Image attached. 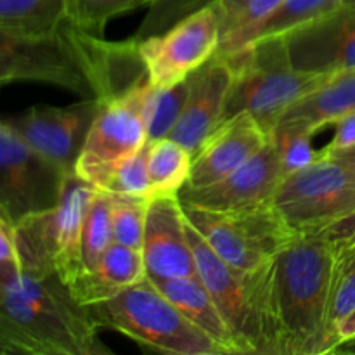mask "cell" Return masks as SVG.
<instances>
[{"label": "cell", "mask_w": 355, "mask_h": 355, "mask_svg": "<svg viewBox=\"0 0 355 355\" xmlns=\"http://www.w3.org/2000/svg\"><path fill=\"white\" fill-rule=\"evenodd\" d=\"M99 324L61 277L19 274L0 286V354L107 355Z\"/></svg>", "instance_id": "6da1fadb"}, {"label": "cell", "mask_w": 355, "mask_h": 355, "mask_svg": "<svg viewBox=\"0 0 355 355\" xmlns=\"http://www.w3.org/2000/svg\"><path fill=\"white\" fill-rule=\"evenodd\" d=\"M333 243L300 232L274 257L272 293L281 355L331 354L328 329Z\"/></svg>", "instance_id": "7a4b0ae2"}, {"label": "cell", "mask_w": 355, "mask_h": 355, "mask_svg": "<svg viewBox=\"0 0 355 355\" xmlns=\"http://www.w3.org/2000/svg\"><path fill=\"white\" fill-rule=\"evenodd\" d=\"M186 225L198 279L227 322L239 354L281 355L272 293L274 260L252 272H238L210 248L187 218Z\"/></svg>", "instance_id": "3957f363"}, {"label": "cell", "mask_w": 355, "mask_h": 355, "mask_svg": "<svg viewBox=\"0 0 355 355\" xmlns=\"http://www.w3.org/2000/svg\"><path fill=\"white\" fill-rule=\"evenodd\" d=\"M222 58H227L234 69L224 120L248 113L269 135L297 101L329 76L295 68L283 37L260 40Z\"/></svg>", "instance_id": "277c9868"}, {"label": "cell", "mask_w": 355, "mask_h": 355, "mask_svg": "<svg viewBox=\"0 0 355 355\" xmlns=\"http://www.w3.org/2000/svg\"><path fill=\"white\" fill-rule=\"evenodd\" d=\"M99 42V35L83 31L69 21L52 37H23L0 31V85L47 83L82 99H99L96 80Z\"/></svg>", "instance_id": "5b68a950"}, {"label": "cell", "mask_w": 355, "mask_h": 355, "mask_svg": "<svg viewBox=\"0 0 355 355\" xmlns=\"http://www.w3.org/2000/svg\"><path fill=\"white\" fill-rule=\"evenodd\" d=\"M101 329H111L139 345L170 355H222L220 349L148 279L89 305Z\"/></svg>", "instance_id": "8992f818"}, {"label": "cell", "mask_w": 355, "mask_h": 355, "mask_svg": "<svg viewBox=\"0 0 355 355\" xmlns=\"http://www.w3.org/2000/svg\"><path fill=\"white\" fill-rule=\"evenodd\" d=\"M97 187L69 173L62 198L54 208L26 217L14 225L23 272L55 276L71 286L85 267L82 263V231L85 214Z\"/></svg>", "instance_id": "52a82bcc"}, {"label": "cell", "mask_w": 355, "mask_h": 355, "mask_svg": "<svg viewBox=\"0 0 355 355\" xmlns=\"http://www.w3.org/2000/svg\"><path fill=\"white\" fill-rule=\"evenodd\" d=\"M180 203L187 222L238 272L263 267L300 234L272 201L236 210H210Z\"/></svg>", "instance_id": "ba28073f"}, {"label": "cell", "mask_w": 355, "mask_h": 355, "mask_svg": "<svg viewBox=\"0 0 355 355\" xmlns=\"http://www.w3.org/2000/svg\"><path fill=\"white\" fill-rule=\"evenodd\" d=\"M272 205L297 231H321L355 210V173L336 156L321 153L284 177Z\"/></svg>", "instance_id": "9c48e42d"}, {"label": "cell", "mask_w": 355, "mask_h": 355, "mask_svg": "<svg viewBox=\"0 0 355 355\" xmlns=\"http://www.w3.org/2000/svg\"><path fill=\"white\" fill-rule=\"evenodd\" d=\"M151 82H144L121 96L103 101L94 118L75 165V173L99 187L111 170L148 144L144 103Z\"/></svg>", "instance_id": "30bf717a"}, {"label": "cell", "mask_w": 355, "mask_h": 355, "mask_svg": "<svg viewBox=\"0 0 355 355\" xmlns=\"http://www.w3.org/2000/svg\"><path fill=\"white\" fill-rule=\"evenodd\" d=\"M68 175L9 125H0V211L14 225L54 208L61 201Z\"/></svg>", "instance_id": "8fae6325"}, {"label": "cell", "mask_w": 355, "mask_h": 355, "mask_svg": "<svg viewBox=\"0 0 355 355\" xmlns=\"http://www.w3.org/2000/svg\"><path fill=\"white\" fill-rule=\"evenodd\" d=\"M215 7L207 3L162 33L137 40L139 54L155 87H172L203 68L218 51Z\"/></svg>", "instance_id": "7c38bea8"}, {"label": "cell", "mask_w": 355, "mask_h": 355, "mask_svg": "<svg viewBox=\"0 0 355 355\" xmlns=\"http://www.w3.org/2000/svg\"><path fill=\"white\" fill-rule=\"evenodd\" d=\"M101 104L99 99H82L62 107L33 106L6 123L35 151L66 173H75L76 159Z\"/></svg>", "instance_id": "4fadbf2b"}, {"label": "cell", "mask_w": 355, "mask_h": 355, "mask_svg": "<svg viewBox=\"0 0 355 355\" xmlns=\"http://www.w3.org/2000/svg\"><path fill=\"white\" fill-rule=\"evenodd\" d=\"M283 38L291 64L300 71L333 75L355 69V3L338 7Z\"/></svg>", "instance_id": "5bb4252c"}, {"label": "cell", "mask_w": 355, "mask_h": 355, "mask_svg": "<svg viewBox=\"0 0 355 355\" xmlns=\"http://www.w3.org/2000/svg\"><path fill=\"white\" fill-rule=\"evenodd\" d=\"M142 255L148 277L153 279L196 276V262L179 194L149 198Z\"/></svg>", "instance_id": "9a60e30c"}, {"label": "cell", "mask_w": 355, "mask_h": 355, "mask_svg": "<svg viewBox=\"0 0 355 355\" xmlns=\"http://www.w3.org/2000/svg\"><path fill=\"white\" fill-rule=\"evenodd\" d=\"M283 162L272 141L267 142L253 158L227 177L201 189H180L184 203L210 210H236L272 201L284 179Z\"/></svg>", "instance_id": "2e32d148"}, {"label": "cell", "mask_w": 355, "mask_h": 355, "mask_svg": "<svg viewBox=\"0 0 355 355\" xmlns=\"http://www.w3.org/2000/svg\"><path fill=\"white\" fill-rule=\"evenodd\" d=\"M270 135L248 113L222 121L193 155V168L186 189H201L218 182L257 155ZM182 187V189H184Z\"/></svg>", "instance_id": "e0dca14e"}, {"label": "cell", "mask_w": 355, "mask_h": 355, "mask_svg": "<svg viewBox=\"0 0 355 355\" xmlns=\"http://www.w3.org/2000/svg\"><path fill=\"white\" fill-rule=\"evenodd\" d=\"M234 69L227 58L214 55L203 68L191 75L186 106L170 139L196 153L205 139L222 123L231 92Z\"/></svg>", "instance_id": "ac0fdd59"}, {"label": "cell", "mask_w": 355, "mask_h": 355, "mask_svg": "<svg viewBox=\"0 0 355 355\" xmlns=\"http://www.w3.org/2000/svg\"><path fill=\"white\" fill-rule=\"evenodd\" d=\"M146 276L148 270L142 250L113 241L99 263L92 270L82 274L68 288L80 304L89 307L107 300L125 288L141 283Z\"/></svg>", "instance_id": "d6986e66"}, {"label": "cell", "mask_w": 355, "mask_h": 355, "mask_svg": "<svg viewBox=\"0 0 355 355\" xmlns=\"http://www.w3.org/2000/svg\"><path fill=\"white\" fill-rule=\"evenodd\" d=\"M180 312L187 321L193 322L198 329L214 340L220 349L222 355L239 354L236 340L218 312L217 305L211 300L210 293L203 286L198 276L173 277V279H153L148 277Z\"/></svg>", "instance_id": "ffe728a7"}, {"label": "cell", "mask_w": 355, "mask_h": 355, "mask_svg": "<svg viewBox=\"0 0 355 355\" xmlns=\"http://www.w3.org/2000/svg\"><path fill=\"white\" fill-rule=\"evenodd\" d=\"M355 110V69L329 75L286 111L279 123L305 125L315 134Z\"/></svg>", "instance_id": "44dd1931"}, {"label": "cell", "mask_w": 355, "mask_h": 355, "mask_svg": "<svg viewBox=\"0 0 355 355\" xmlns=\"http://www.w3.org/2000/svg\"><path fill=\"white\" fill-rule=\"evenodd\" d=\"M66 21V0H0V31L52 37Z\"/></svg>", "instance_id": "7402d4cb"}, {"label": "cell", "mask_w": 355, "mask_h": 355, "mask_svg": "<svg viewBox=\"0 0 355 355\" xmlns=\"http://www.w3.org/2000/svg\"><path fill=\"white\" fill-rule=\"evenodd\" d=\"M279 3L281 0H211L220 33L215 55H232L241 51L246 35L255 30Z\"/></svg>", "instance_id": "603a6c76"}, {"label": "cell", "mask_w": 355, "mask_h": 355, "mask_svg": "<svg viewBox=\"0 0 355 355\" xmlns=\"http://www.w3.org/2000/svg\"><path fill=\"white\" fill-rule=\"evenodd\" d=\"M193 168V153L173 139L148 141V172L151 196L179 194Z\"/></svg>", "instance_id": "cb8c5ba5"}, {"label": "cell", "mask_w": 355, "mask_h": 355, "mask_svg": "<svg viewBox=\"0 0 355 355\" xmlns=\"http://www.w3.org/2000/svg\"><path fill=\"white\" fill-rule=\"evenodd\" d=\"M343 0H281L279 6L246 35L243 47L257 44L260 40L286 37L291 31L321 19L326 14L342 7Z\"/></svg>", "instance_id": "d4e9b609"}, {"label": "cell", "mask_w": 355, "mask_h": 355, "mask_svg": "<svg viewBox=\"0 0 355 355\" xmlns=\"http://www.w3.org/2000/svg\"><path fill=\"white\" fill-rule=\"evenodd\" d=\"M355 309V238L333 243L331 288H329L328 329L331 352L336 347V328Z\"/></svg>", "instance_id": "484cf974"}, {"label": "cell", "mask_w": 355, "mask_h": 355, "mask_svg": "<svg viewBox=\"0 0 355 355\" xmlns=\"http://www.w3.org/2000/svg\"><path fill=\"white\" fill-rule=\"evenodd\" d=\"M191 90V76L172 87L149 85L144 103V121L149 141L170 137Z\"/></svg>", "instance_id": "4316f807"}, {"label": "cell", "mask_w": 355, "mask_h": 355, "mask_svg": "<svg viewBox=\"0 0 355 355\" xmlns=\"http://www.w3.org/2000/svg\"><path fill=\"white\" fill-rule=\"evenodd\" d=\"M113 241L111 194L103 189H96L85 214L82 231V263L85 272L99 263Z\"/></svg>", "instance_id": "83f0119b"}, {"label": "cell", "mask_w": 355, "mask_h": 355, "mask_svg": "<svg viewBox=\"0 0 355 355\" xmlns=\"http://www.w3.org/2000/svg\"><path fill=\"white\" fill-rule=\"evenodd\" d=\"M159 0H66V16L75 26L103 37L107 23L121 14L153 7Z\"/></svg>", "instance_id": "f1b7e54d"}, {"label": "cell", "mask_w": 355, "mask_h": 355, "mask_svg": "<svg viewBox=\"0 0 355 355\" xmlns=\"http://www.w3.org/2000/svg\"><path fill=\"white\" fill-rule=\"evenodd\" d=\"M149 198L151 196L111 194V222H113L114 243L142 250Z\"/></svg>", "instance_id": "f546056e"}, {"label": "cell", "mask_w": 355, "mask_h": 355, "mask_svg": "<svg viewBox=\"0 0 355 355\" xmlns=\"http://www.w3.org/2000/svg\"><path fill=\"white\" fill-rule=\"evenodd\" d=\"M315 132L305 125L277 123L270 134V141L276 144L283 162L284 175L297 172L311 165L321 156V151L312 148V139Z\"/></svg>", "instance_id": "4dcf8cb0"}, {"label": "cell", "mask_w": 355, "mask_h": 355, "mask_svg": "<svg viewBox=\"0 0 355 355\" xmlns=\"http://www.w3.org/2000/svg\"><path fill=\"white\" fill-rule=\"evenodd\" d=\"M97 189L111 194L151 196V182L148 172V144L118 163Z\"/></svg>", "instance_id": "1f68e13d"}, {"label": "cell", "mask_w": 355, "mask_h": 355, "mask_svg": "<svg viewBox=\"0 0 355 355\" xmlns=\"http://www.w3.org/2000/svg\"><path fill=\"white\" fill-rule=\"evenodd\" d=\"M210 2L211 0H159L158 3L149 7L148 14H146L144 21H142L137 33L134 35V38L142 40V38H148L151 35L162 33L179 19L186 17L187 14L201 9Z\"/></svg>", "instance_id": "d6a6232c"}, {"label": "cell", "mask_w": 355, "mask_h": 355, "mask_svg": "<svg viewBox=\"0 0 355 355\" xmlns=\"http://www.w3.org/2000/svg\"><path fill=\"white\" fill-rule=\"evenodd\" d=\"M23 274L16 245L14 224L0 211V286L12 283Z\"/></svg>", "instance_id": "836d02e7"}, {"label": "cell", "mask_w": 355, "mask_h": 355, "mask_svg": "<svg viewBox=\"0 0 355 355\" xmlns=\"http://www.w3.org/2000/svg\"><path fill=\"white\" fill-rule=\"evenodd\" d=\"M335 127V135H333L331 142L321 149L324 155H335V153L345 151L355 146V110L349 111L347 114L340 116L338 120L333 121Z\"/></svg>", "instance_id": "e575fe53"}, {"label": "cell", "mask_w": 355, "mask_h": 355, "mask_svg": "<svg viewBox=\"0 0 355 355\" xmlns=\"http://www.w3.org/2000/svg\"><path fill=\"white\" fill-rule=\"evenodd\" d=\"M315 232H321V234L324 236L326 239H329L331 243L354 239L355 238V210L350 211V214L345 215V217L335 220L333 224L322 227L321 231H315Z\"/></svg>", "instance_id": "d590c367"}, {"label": "cell", "mask_w": 355, "mask_h": 355, "mask_svg": "<svg viewBox=\"0 0 355 355\" xmlns=\"http://www.w3.org/2000/svg\"><path fill=\"white\" fill-rule=\"evenodd\" d=\"M336 347L340 345V343L347 342V340H352L355 338V309L352 312H350L349 315H347L345 319H343L342 322H340V326L336 328ZM335 347V349H336ZM333 349V350H335Z\"/></svg>", "instance_id": "8d00e7d4"}, {"label": "cell", "mask_w": 355, "mask_h": 355, "mask_svg": "<svg viewBox=\"0 0 355 355\" xmlns=\"http://www.w3.org/2000/svg\"><path fill=\"white\" fill-rule=\"evenodd\" d=\"M331 156H336L340 162L345 163V165L349 166V168L355 173V146H354V148H350V149H345V151L335 153V155H331Z\"/></svg>", "instance_id": "74e56055"}, {"label": "cell", "mask_w": 355, "mask_h": 355, "mask_svg": "<svg viewBox=\"0 0 355 355\" xmlns=\"http://www.w3.org/2000/svg\"><path fill=\"white\" fill-rule=\"evenodd\" d=\"M331 354H347V355H355V338L347 340V342L340 343Z\"/></svg>", "instance_id": "f35d334b"}, {"label": "cell", "mask_w": 355, "mask_h": 355, "mask_svg": "<svg viewBox=\"0 0 355 355\" xmlns=\"http://www.w3.org/2000/svg\"><path fill=\"white\" fill-rule=\"evenodd\" d=\"M354 3H355V0H343L342 6H354Z\"/></svg>", "instance_id": "ab89813d"}, {"label": "cell", "mask_w": 355, "mask_h": 355, "mask_svg": "<svg viewBox=\"0 0 355 355\" xmlns=\"http://www.w3.org/2000/svg\"><path fill=\"white\" fill-rule=\"evenodd\" d=\"M0 125H2V123H0Z\"/></svg>", "instance_id": "60d3db41"}]
</instances>
